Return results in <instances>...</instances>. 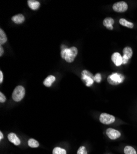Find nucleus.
<instances>
[{"mask_svg": "<svg viewBox=\"0 0 137 154\" xmlns=\"http://www.w3.org/2000/svg\"><path fill=\"white\" fill-rule=\"evenodd\" d=\"M78 54V49L72 46L70 48H67L61 50V57L65 60V61L68 63L73 62L76 57Z\"/></svg>", "mask_w": 137, "mask_h": 154, "instance_id": "obj_1", "label": "nucleus"}, {"mask_svg": "<svg viewBox=\"0 0 137 154\" xmlns=\"http://www.w3.org/2000/svg\"><path fill=\"white\" fill-rule=\"evenodd\" d=\"M124 79H125V77L123 75L119 73H113L108 76L107 81L110 85L116 86L122 83Z\"/></svg>", "mask_w": 137, "mask_h": 154, "instance_id": "obj_2", "label": "nucleus"}, {"mask_svg": "<svg viewBox=\"0 0 137 154\" xmlns=\"http://www.w3.org/2000/svg\"><path fill=\"white\" fill-rule=\"evenodd\" d=\"M81 80L86 85L91 86L93 85L94 80V75L89 70H84L81 72Z\"/></svg>", "mask_w": 137, "mask_h": 154, "instance_id": "obj_3", "label": "nucleus"}, {"mask_svg": "<svg viewBox=\"0 0 137 154\" xmlns=\"http://www.w3.org/2000/svg\"><path fill=\"white\" fill-rule=\"evenodd\" d=\"M25 94V90L22 86H17L12 94V98L16 102L21 101Z\"/></svg>", "mask_w": 137, "mask_h": 154, "instance_id": "obj_4", "label": "nucleus"}, {"mask_svg": "<svg viewBox=\"0 0 137 154\" xmlns=\"http://www.w3.org/2000/svg\"><path fill=\"white\" fill-rule=\"evenodd\" d=\"M99 120L100 122L104 125H110L115 122V117L112 115L106 113H102L100 116Z\"/></svg>", "mask_w": 137, "mask_h": 154, "instance_id": "obj_5", "label": "nucleus"}, {"mask_svg": "<svg viewBox=\"0 0 137 154\" xmlns=\"http://www.w3.org/2000/svg\"><path fill=\"white\" fill-rule=\"evenodd\" d=\"M123 56H122V63L126 64L129 60L132 58L133 55V51L132 49L130 47L124 48L123 51Z\"/></svg>", "mask_w": 137, "mask_h": 154, "instance_id": "obj_6", "label": "nucleus"}, {"mask_svg": "<svg viewBox=\"0 0 137 154\" xmlns=\"http://www.w3.org/2000/svg\"><path fill=\"white\" fill-rule=\"evenodd\" d=\"M113 9L117 12H124L128 9V5L125 2H119L115 3Z\"/></svg>", "mask_w": 137, "mask_h": 154, "instance_id": "obj_7", "label": "nucleus"}, {"mask_svg": "<svg viewBox=\"0 0 137 154\" xmlns=\"http://www.w3.org/2000/svg\"><path fill=\"white\" fill-rule=\"evenodd\" d=\"M106 133L108 137L111 140L117 139L121 136V134L119 131L115 130L113 128H108L106 130Z\"/></svg>", "mask_w": 137, "mask_h": 154, "instance_id": "obj_8", "label": "nucleus"}, {"mask_svg": "<svg viewBox=\"0 0 137 154\" xmlns=\"http://www.w3.org/2000/svg\"><path fill=\"white\" fill-rule=\"evenodd\" d=\"M111 60L116 66H120L122 63V57L119 53H115L111 56Z\"/></svg>", "mask_w": 137, "mask_h": 154, "instance_id": "obj_9", "label": "nucleus"}, {"mask_svg": "<svg viewBox=\"0 0 137 154\" xmlns=\"http://www.w3.org/2000/svg\"><path fill=\"white\" fill-rule=\"evenodd\" d=\"M7 139L10 142L13 143L16 146H19L20 144V140L17 137V136L14 133H9L7 135Z\"/></svg>", "mask_w": 137, "mask_h": 154, "instance_id": "obj_10", "label": "nucleus"}, {"mask_svg": "<svg viewBox=\"0 0 137 154\" xmlns=\"http://www.w3.org/2000/svg\"><path fill=\"white\" fill-rule=\"evenodd\" d=\"M115 23V20L111 17H106L104 19L103 22V24L104 26L109 30H113V25Z\"/></svg>", "mask_w": 137, "mask_h": 154, "instance_id": "obj_11", "label": "nucleus"}, {"mask_svg": "<svg viewBox=\"0 0 137 154\" xmlns=\"http://www.w3.org/2000/svg\"><path fill=\"white\" fill-rule=\"evenodd\" d=\"M12 21L16 24H21L25 21V17L22 14H19L12 17Z\"/></svg>", "mask_w": 137, "mask_h": 154, "instance_id": "obj_12", "label": "nucleus"}, {"mask_svg": "<svg viewBox=\"0 0 137 154\" xmlns=\"http://www.w3.org/2000/svg\"><path fill=\"white\" fill-rule=\"evenodd\" d=\"M55 81V77L54 75H49L44 80L43 84L46 87H51Z\"/></svg>", "mask_w": 137, "mask_h": 154, "instance_id": "obj_13", "label": "nucleus"}, {"mask_svg": "<svg viewBox=\"0 0 137 154\" xmlns=\"http://www.w3.org/2000/svg\"><path fill=\"white\" fill-rule=\"evenodd\" d=\"M28 5L32 10H37L40 7V3L36 0H28L27 2Z\"/></svg>", "mask_w": 137, "mask_h": 154, "instance_id": "obj_14", "label": "nucleus"}, {"mask_svg": "<svg viewBox=\"0 0 137 154\" xmlns=\"http://www.w3.org/2000/svg\"><path fill=\"white\" fill-rule=\"evenodd\" d=\"M119 23L121 25H122V26H124V27L129 28V29H133L134 27V25L133 23L127 21L125 19H122V18L121 19L119 20Z\"/></svg>", "mask_w": 137, "mask_h": 154, "instance_id": "obj_15", "label": "nucleus"}, {"mask_svg": "<svg viewBox=\"0 0 137 154\" xmlns=\"http://www.w3.org/2000/svg\"><path fill=\"white\" fill-rule=\"evenodd\" d=\"M7 38L5 32L2 30L0 29V45L2 46L7 42Z\"/></svg>", "mask_w": 137, "mask_h": 154, "instance_id": "obj_16", "label": "nucleus"}, {"mask_svg": "<svg viewBox=\"0 0 137 154\" xmlns=\"http://www.w3.org/2000/svg\"><path fill=\"white\" fill-rule=\"evenodd\" d=\"M28 145L32 148H36L40 146L39 143L35 140L34 139H30L28 141Z\"/></svg>", "mask_w": 137, "mask_h": 154, "instance_id": "obj_17", "label": "nucleus"}, {"mask_svg": "<svg viewBox=\"0 0 137 154\" xmlns=\"http://www.w3.org/2000/svg\"><path fill=\"white\" fill-rule=\"evenodd\" d=\"M124 152L125 154H136V152L135 149L132 146H127L124 148Z\"/></svg>", "mask_w": 137, "mask_h": 154, "instance_id": "obj_18", "label": "nucleus"}, {"mask_svg": "<svg viewBox=\"0 0 137 154\" xmlns=\"http://www.w3.org/2000/svg\"><path fill=\"white\" fill-rule=\"evenodd\" d=\"M52 154H67V152L64 149L57 147L54 149L52 151Z\"/></svg>", "mask_w": 137, "mask_h": 154, "instance_id": "obj_19", "label": "nucleus"}, {"mask_svg": "<svg viewBox=\"0 0 137 154\" xmlns=\"http://www.w3.org/2000/svg\"><path fill=\"white\" fill-rule=\"evenodd\" d=\"M77 154H88V151L84 146H81L78 150Z\"/></svg>", "mask_w": 137, "mask_h": 154, "instance_id": "obj_20", "label": "nucleus"}, {"mask_svg": "<svg viewBox=\"0 0 137 154\" xmlns=\"http://www.w3.org/2000/svg\"><path fill=\"white\" fill-rule=\"evenodd\" d=\"M94 80L97 83H100L102 80V75L100 73H97L94 76Z\"/></svg>", "mask_w": 137, "mask_h": 154, "instance_id": "obj_21", "label": "nucleus"}, {"mask_svg": "<svg viewBox=\"0 0 137 154\" xmlns=\"http://www.w3.org/2000/svg\"><path fill=\"white\" fill-rule=\"evenodd\" d=\"M6 100V96L3 94V93H0V102L1 103H4V102H5Z\"/></svg>", "mask_w": 137, "mask_h": 154, "instance_id": "obj_22", "label": "nucleus"}, {"mask_svg": "<svg viewBox=\"0 0 137 154\" xmlns=\"http://www.w3.org/2000/svg\"><path fill=\"white\" fill-rule=\"evenodd\" d=\"M3 77H4V76H3V73L2 71L1 70V71H0V83H1V84L3 83Z\"/></svg>", "mask_w": 137, "mask_h": 154, "instance_id": "obj_23", "label": "nucleus"}, {"mask_svg": "<svg viewBox=\"0 0 137 154\" xmlns=\"http://www.w3.org/2000/svg\"><path fill=\"white\" fill-rule=\"evenodd\" d=\"M4 53V49L1 46H0V56H2Z\"/></svg>", "mask_w": 137, "mask_h": 154, "instance_id": "obj_24", "label": "nucleus"}, {"mask_svg": "<svg viewBox=\"0 0 137 154\" xmlns=\"http://www.w3.org/2000/svg\"><path fill=\"white\" fill-rule=\"evenodd\" d=\"M4 138V136L3 134V133L1 131L0 132V140H2Z\"/></svg>", "mask_w": 137, "mask_h": 154, "instance_id": "obj_25", "label": "nucleus"}]
</instances>
